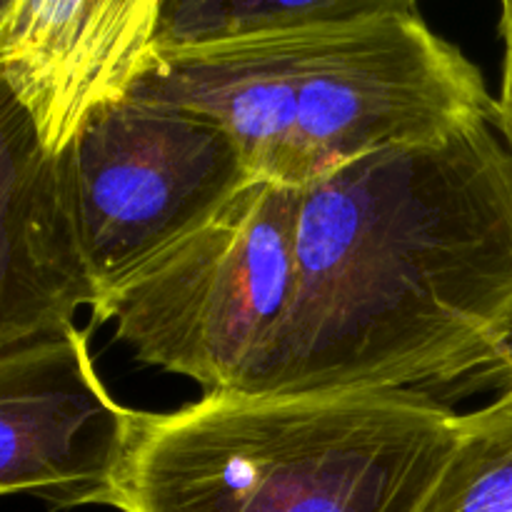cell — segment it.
Instances as JSON below:
<instances>
[{
  "label": "cell",
  "mask_w": 512,
  "mask_h": 512,
  "mask_svg": "<svg viewBox=\"0 0 512 512\" xmlns=\"http://www.w3.org/2000/svg\"><path fill=\"white\" fill-rule=\"evenodd\" d=\"M60 158L100 300L258 180L223 125L130 95L95 108Z\"/></svg>",
  "instance_id": "obj_5"
},
{
  "label": "cell",
  "mask_w": 512,
  "mask_h": 512,
  "mask_svg": "<svg viewBox=\"0 0 512 512\" xmlns=\"http://www.w3.org/2000/svg\"><path fill=\"white\" fill-rule=\"evenodd\" d=\"M420 0H168L155 50L415 15Z\"/></svg>",
  "instance_id": "obj_8"
},
{
  "label": "cell",
  "mask_w": 512,
  "mask_h": 512,
  "mask_svg": "<svg viewBox=\"0 0 512 512\" xmlns=\"http://www.w3.org/2000/svg\"><path fill=\"white\" fill-rule=\"evenodd\" d=\"M420 512H512V390L460 415L458 445Z\"/></svg>",
  "instance_id": "obj_9"
},
{
  "label": "cell",
  "mask_w": 512,
  "mask_h": 512,
  "mask_svg": "<svg viewBox=\"0 0 512 512\" xmlns=\"http://www.w3.org/2000/svg\"><path fill=\"white\" fill-rule=\"evenodd\" d=\"M500 3V35H503V80L493 105V125L512 150V0Z\"/></svg>",
  "instance_id": "obj_10"
},
{
  "label": "cell",
  "mask_w": 512,
  "mask_h": 512,
  "mask_svg": "<svg viewBox=\"0 0 512 512\" xmlns=\"http://www.w3.org/2000/svg\"><path fill=\"white\" fill-rule=\"evenodd\" d=\"M485 378H488V383L495 385L500 393H508V390H512V335H510L508 345H505L503 358L498 360V365H495V368L490 370Z\"/></svg>",
  "instance_id": "obj_11"
},
{
  "label": "cell",
  "mask_w": 512,
  "mask_h": 512,
  "mask_svg": "<svg viewBox=\"0 0 512 512\" xmlns=\"http://www.w3.org/2000/svg\"><path fill=\"white\" fill-rule=\"evenodd\" d=\"M510 335L512 150L478 118L298 190L293 308L248 393H430Z\"/></svg>",
  "instance_id": "obj_1"
},
{
  "label": "cell",
  "mask_w": 512,
  "mask_h": 512,
  "mask_svg": "<svg viewBox=\"0 0 512 512\" xmlns=\"http://www.w3.org/2000/svg\"><path fill=\"white\" fill-rule=\"evenodd\" d=\"M460 415L423 390L208 393L145 413L120 512H420Z\"/></svg>",
  "instance_id": "obj_3"
},
{
  "label": "cell",
  "mask_w": 512,
  "mask_h": 512,
  "mask_svg": "<svg viewBox=\"0 0 512 512\" xmlns=\"http://www.w3.org/2000/svg\"><path fill=\"white\" fill-rule=\"evenodd\" d=\"M143 418L108 393L78 325L0 350V493L115 508Z\"/></svg>",
  "instance_id": "obj_6"
},
{
  "label": "cell",
  "mask_w": 512,
  "mask_h": 512,
  "mask_svg": "<svg viewBox=\"0 0 512 512\" xmlns=\"http://www.w3.org/2000/svg\"><path fill=\"white\" fill-rule=\"evenodd\" d=\"M0 350L70 328L100 288L70 200L63 158L43 148L30 115L0 105Z\"/></svg>",
  "instance_id": "obj_7"
},
{
  "label": "cell",
  "mask_w": 512,
  "mask_h": 512,
  "mask_svg": "<svg viewBox=\"0 0 512 512\" xmlns=\"http://www.w3.org/2000/svg\"><path fill=\"white\" fill-rule=\"evenodd\" d=\"M130 98L223 125L258 180L308 188L343 165L493 120L478 65L418 13L155 50Z\"/></svg>",
  "instance_id": "obj_2"
},
{
  "label": "cell",
  "mask_w": 512,
  "mask_h": 512,
  "mask_svg": "<svg viewBox=\"0 0 512 512\" xmlns=\"http://www.w3.org/2000/svg\"><path fill=\"white\" fill-rule=\"evenodd\" d=\"M298 190L245 185L215 218L105 295L95 323L145 365L248 393L295 298Z\"/></svg>",
  "instance_id": "obj_4"
}]
</instances>
